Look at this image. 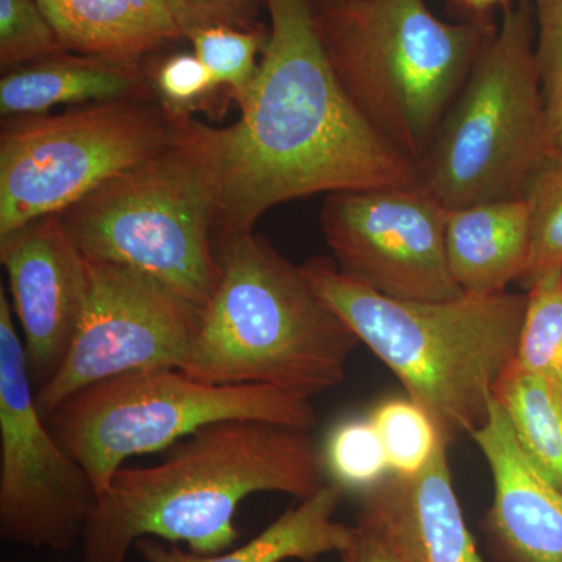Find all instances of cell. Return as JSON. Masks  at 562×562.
<instances>
[{
    "instance_id": "cell-13",
    "label": "cell",
    "mask_w": 562,
    "mask_h": 562,
    "mask_svg": "<svg viewBox=\"0 0 562 562\" xmlns=\"http://www.w3.org/2000/svg\"><path fill=\"white\" fill-rule=\"evenodd\" d=\"M0 262L9 276L31 375L43 386L60 369L79 327L87 299L85 257L61 214H50L0 235Z\"/></svg>"
},
{
    "instance_id": "cell-26",
    "label": "cell",
    "mask_w": 562,
    "mask_h": 562,
    "mask_svg": "<svg viewBox=\"0 0 562 562\" xmlns=\"http://www.w3.org/2000/svg\"><path fill=\"white\" fill-rule=\"evenodd\" d=\"M68 52L38 0H0V68L9 72Z\"/></svg>"
},
{
    "instance_id": "cell-4",
    "label": "cell",
    "mask_w": 562,
    "mask_h": 562,
    "mask_svg": "<svg viewBox=\"0 0 562 562\" xmlns=\"http://www.w3.org/2000/svg\"><path fill=\"white\" fill-rule=\"evenodd\" d=\"M216 286L180 371L210 384H258L312 401L346 380L360 339L302 266L251 233L217 247Z\"/></svg>"
},
{
    "instance_id": "cell-7",
    "label": "cell",
    "mask_w": 562,
    "mask_h": 562,
    "mask_svg": "<svg viewBox=\"0 0 562 562\" xmlns=\"http://www.w3.org/2000/svg\"><path fill=\"white\" fill-rule=\"evenodd\" d=\"M535 35L525 0L503 7L501 25L443 117L420 173L447 210L524 199L553 150Z\"/></svg>"
},
{
    "instance_id": "cell-24",
    "label": "cell",
    "mask_w": 562,
    "mask_h": 562,
    "mask_svg": "<svg viewBox=\"0 0 562 562\" xmlns=\"http://www.w3.org/2000/svg\"><path fill=\"white\" fill-rule=\"evenodd\" d=\"M188 40L217 87L225 88L241 106L257 79L268 31H241L220 25L192 33Z\"/></svg>"
},
{
    "instance_id": "cell-23",
    "label": "cell",
    "mask_w": 562,
    "mask_h": 562,
    "mask_svg": "<svg viewBox=\"0 0 562 562\" xmlns=\"http://www.w3.org/2000/svg\"><path fill=\"white\" fill-rule=\"evenodd\" d=\"M369 417L382 438L392 475L419 473L443 439L430 414L412 398L380 403Z\"/></svg>"
},
{
    "instance_id": "cell-25",
    "label": "cell",
    "mask_w": 562,
    "mask_h": 562,
    "mask_svg": "<svg viewBox=\"0 0 562 562\" xmlns=\"http://www.w3.org/2000/svg\"><path fill=\"white\" fill-rule=\"evenodd\" d=\"M325 469L331 482L346 490L368 491L387 475L390 461L375 425L368 419H349L336 425L324 450Z\"/></svg>"
},
{
    "instance_id": "cell-21",
    "label": "cell",
    "mask_w": 562,
    "mask_h": 562,
    "mask_svg": "<svg viewBox=\"0 0 562 562\" xmlns=\"http://www.w3.org/2000/svg\"><path fill=\"white\" fill-rule=\"evenodd\" d=\"M516 366L562 386V269L539 273L527 288Z\"/></svg>"
},
{
    "instance_id": "cell-11",
    "label": "cell",
    "mask_w": 562,
    "mask_h": 562,
    "mask_svg": "<svg viewBox=\"0 0 562 562\" xmlns=\"http://www.w3.org/2000/svg\"><path fill=\"white\" fill-rule=\"evenodd\" d=\"M79 327L57 373L36 391L44 419L90 384L151 369H181L199 312L161 283L111 262L90 260Z\"/></svg>"
},
{
    "instance_id": "cell-32",
    "label": "cell",
    "mask_w": 562,
    "mask_h": 562,
    "mask_svg": "<svg viewBox=\"0 0 562 562\" xmlns=\"http://www.w3.org/2000/svg\"><path fill=\"white\" fill-rule=\"evenodd\" d=\"M454 2L473 13H486L494 7H506L516 0H454Z\"/></svg>"
},
{
    "instance_id": "cell-17",
    "label": "cell",
    "mask_w": 562,
    "mask_h": 562,
    "mask_svg": "<svg viewBox=\"0 0 562 562\" xmlns=\"http://www.w3.org/2000/svg\"><path fill=\"white\" fill-rule=\"evenodd\" d=\"M151 94L140 66L63 52L3 72L0 114L11 120L46 114L57 105L151 99Z\"/></svg>"
},
{
    "instance_id": "cell-1",
    "label": "cell",
    "mask_w": 562,
    "mask_h": 562,
    "mask_svg": "<svg viewBox=\"0 0 562 562\" xmlns=\"http://www.w3.org/2000/svg\"><path fill=\"white\" fill-rule=\"evenodd\" d=\"M268 40L231 127H211L220 181L216 247L280 203L422 183L366 121L333 69L313 0H266Z\"/></svg>"
},
{
    "instance_id": "cell-18",
    "label": "cell",
    "mask_w": 562,
    "mask_h": 562,
    "mask_svg": "<svg viewBox=\"0 0 562 562\" xmlns=\"http://www.w3.org/2000/svg\"><path fill=\"white\" fill-rule=\"evenodd\" d=\"M68 52L140 66L181 38L166 0H38Z\"/></svg>"
},
{
    "instance_id": "cell-33",
    "label": "cell",
    "mask_w": 562,
    "mask_h": 562,
    "mask_svg": "<svg viewBox=\"0 0 562 562\" xmlns=\"http://www.w3.org/2000/svg\"><path fill=\"white\" fill-rule=\"evenodd\" d=\"M324 2H342V0H324Z\"/></svg>"
},
{
    "instance_id": "cell-27",
    "label": "cell",
    "mask_w": 562,
    "mask_h": 562,
    "mask_svg": "<svg viewBox=\"0 0 562 562\" xmlns=\"http://www.w3.org/2000/svg\"><path fill=\"white\" fill-rule=\"evenodd\" d=\"M150 87L157 102L177 120L192 117L191 113L206 106L221 90L195 54H176L166 58L155 69Z\"/></svg>"
},
{
    "instance_id": "cell-30",
    "label": "cell",
    "mask_w": 562,
    "mask_h": 562,
    "mask_svg": "<svg viewBox=\"0 0 562 562\" xmlns=\"http://www.w3.org/2000/svg\"><path fill=\"white\" fill-rule=\"evenodd\" d=\"M536 58L543 98L552 101L562 87V0H535Z\"/></svg>"
},
{
    "instance_id": "cell-5",
    "label": "cell",
    "mask_w": 562,
    "mask_h": 562,
    "mask_svg": "<svg viewBox=\"0 0 562 562\" xmlns=\"http://www.w3.org/2000/svg\"><path fill=\"white\" fill-rule=\"evenodd\" d=\"M317 24L351 101L419 168L497 31L483 20H439L425 0L324 2Z\"/></svg>"
},
{
    "instance_id": "cell-9",
    "label": "cell",
    "mask_w": 562,
    "mask_h": 562,
    "mask_svg": "<svg viewBox=\"0 0 562 562\" xmlns=\"http://www.w3.org/2000/svg\"><path fill=\"white\" fill-rule=\"evenodd\" d=\"M184 120L171 116L157 99L7 120L0 135V235L61 214L149 160L177 138Z\"/></svg>"
},
{
    "instance_id": "cell-16",
    "label": "cell",
    "mask_w": 562,
    "mask_h": 562,
    "mask_svg": "<svg viewBox=\"0 0 562 562\" xmlns=\"http://www.w3.org/2000/svg\"><path fill=\"white\" fill-rule=\"evenodd\" d=\"M530 247V206L525 198L447 210V258L464 294H502L519 283Z\"/></svg>"
},
{
    "instance_id": "cell-2",
    "label": "cell",
    "mask_w": 562,
    "mask_h": 562,
    "mask_svg": "<svg viewBox=\"0 0 562 562\" xmlns=\"http://www.w3.org/2000/svg\"><path fill=\"white\" fill-rule=\"evenodd\" d=\"M310 431L255 420L209 425L171 447L160 464L121 468L98 495L81 535L83 562H125L143 538L224 553L249 495L310 497L324 484V452Z\"/></svg>"
},
{
    "instance_id": "cell-29",
    "label": "cell",
    "mask_w": 562,
    "mask_h": 562,
    "mask_svg": "<svg viewBox=\"0 0 562 562\" xmlns=\"http://www.w3.org/2000/svg\"><path fill=\"white\" fill-rule=\"evenodd\" d=\"M342 562H417L397 532L369 509L361 508Z\"/></svg>"
},
{
    "instance_id": "cell-14",
    "label": "cell",
    "mask_w": 562,
    "mask_h": 562,
    "mask_svg": "<svg viewBox=\"0 0 562 562\" xmlns=\"http://www.w3.org/2000/svg\"><path fill=\"white\" fill-rule=\"evenodd\" d=\"M494 482L490 528L508 562H562V491L554 487L516 441L497 402L490 420L471 436Z\"/></svg>"
},
{
    "instance_id": "cell-31",
    "label": "cell",
    "mask_w": 562,
    "mask_h": 562,
    "mask_svg": "<svg viewBox=\"0 0 562 562\" xmlns=\"http://www.w3.org/2000/svg\"><path fill=\"white\" fill-rule=\"evenodd\" d=\"M547 114L553 149L562 151V87L552 101L547 103Z\"/></svg>"
},
{
    "instance_id": "cell-6",
    "label": "cell",
    "mask_w": 562,
    "mask_h": 562,
    "mask_svg": "<svg viewBox=\"0 0 562 562\" xmlns=\"http://www.w3.org/2000/svg\"><path fill=\"white\" fill-rule=\"evenodd\" d=\"M220 181L210 125L187 117L149 160L63 211L83 257L150 277L202 310L216 286Z\"/></svg>"
},
{
    "instance_id": "cell-20",
    "label": "cell",
    "mask_w": 562,
    "mask_h": 562,
    "mask_svg": "<svg viewBox=\"0 0 562 562\" xmlns=\"http://www.w3.org/2000/svg\"><path fill=\"white\" fill-rule=\"evenodd\" d=\"M495 402L536 469L562 491V386L513 366Z\"/></svg>"
},
{
    "instance_id": "cell-19",
    "label": "cell",
    "mask_w": 562,
    "mask_h": 562,
    "mask_svg": "<svg viewBox=\"0 0 562 562\" xmlns=\"http://www.w3.org/2000/svg\"><path fill=\"white\" fill-rule=\"evenodd\" d=\"M342 495L338 483L322 484L246 546L228 553L205 557L183 552L155 538L139 539L135 549L146 562H313L324 554H341L349 547L353 527L335 520Z\"/></svg>"
},
{
    "instance_id": "cell-12",
    "label": "cell",
    "mask_w": 562,
    "mask_h": 562,
    "mask_svg": "<svg viewBox=\"0 0 562 562\" xmlns=\"http://www.w3.org/2000/svg\"><path fill=\"white\" fill-rule=\"evenodd\" d=\"M321 222L335 265L349 279L401 301L464 295L447 258V209L424 183L333 192Z\"/></svg>"
},
{
    "instance_id": "cell-3",
    "label": "cell",
    "mask_w": 562,
    "mask_h": 562,
    "mask_svg": "<svg viewBox=\"0 0 562 562\" xmlns=\"http://www.w3.org/2000/svg\"><path fill=\"white\" fill-rule=\"evenodd\" d=\"M302 268L322 301L391 369L447 442L490 420L498 386L516 364L527 294L401 301L349 279L327 258Z\"/></svg>"
},
{
    "instance_id": "cell-15",
    "label": "cell",
    "mask_w": 562,
    "mask_h": 562,
    "mask_svg": "<svg viewBox=\"0 0 562 562\" xmlns=\"http://www.w3.org/2000/svg\"><path fill=\"white\" fill-rule=\"evenodd\" d=\"M447 447L442 439L416 475L391 473L361 492V508L382 517L417 562H484L462 516Z\"/></svg>"
},
{
    "instance_id": "cell-10",
    "label": "cell",
    "mask_w": 562,
    "mask_h": 562,
    "mask_svg": "<svg viewBox=\"0 0 562 562\" xmlns=\"http://www.w3.org/2000/svg\"><path fill=\"white\" fill-rule=\"evenodd\" d=\"M24 341L0 288V535L68 552L81 541L98 492L36 405Z\"/></svg>"
},
{
    "instance_id": "cell-22",
    "label": "cell",
    "mask_w": 562,
    "mask_h": 562,
    "mask_svg": "<svg viewBox=\"0 0 562 562\" xmlns=\"http://www.w3.org/2000/svg\"><path fill=\"white\" fill-rule=\"evenodd\" d=\"M530 206L531 247L519 283L530 286L539 273L562 269V151L550 150L525 191Z\"/></svg>"
},
{
    "instance_id": "cell-28",
    "label": "cell",
    "mask_w": 562,
    "mask_h": 562,
    "mask_svg": "<svg viewBox=\"0 0 562 562\" xmlns=\"http://www.w3.org/2000/svg\"><path fill=\"white\" fill-rule=\"evenodd\" d=\"M183 38L209 27L261 31V9L266 0H166Z\"/></svg>"
},
{
    "instance_id": "cell-8",
    "label": "cell",
    "mask_w": 562,
    "mask_h": 562,
    "mask_svg": "<svg viewBox=\"0 0 562 562\" xmlns=\"http://www.w3.org/2000/svg\"><path fill=\"white\" fill-rule=\"evenodd\" d=\"M255 420L310 431L308 398L258 384H210L180 369L124 373L90 384L46 417L50 431L101 495L132 457L160 452L209 425Z\"/></svg>"
}]
</instances>
